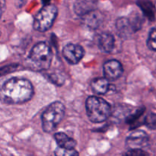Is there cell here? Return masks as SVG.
Here are the masks:
<instances>
[{
    "mask_svg": "<svg viewBox=\"0 0 156 156\" xmlns=\"http://www.w3.org/2000/svg\"><path fill=\"white\" fill-rule=\"evenodd\" d=\"M34 94L31 82L23 78H12L0 87V101L7 105L27 102Z\"/></svg>",
    "mask_w": 156,
    "mask_h": 156,
    "instance_id": "1",
    "label": "cell"
},
{
    "mask_svg": "<svg viewBox=\"0 0 156 156\" xmlns=\"http://www.w3.org/2000/svg\"><path fill=\"white\" fill-rule=\"evenodd\" d=\"M53 59V53L50 46L45 42H40L32 48L28 59L30 66L37 71L47 70L50 68Z\"/></svg>",
    "mask_w": 156,
    "mask_h": 156,
    "instance_id": "2",
    "label": "cell"
},
{
    "mask_svg": "<svg viewBox=\"0 0 156 156\" xmlns=\"http://www.w3.org/2000/svg\"><path fill=\"white\" fill-rule=\"evenodd\" d=\"M85 105L87 115L93 123H102L108 120L111 114V105L101 98L89 97Z\"/></svg>",
    "mask_w": 156,
    "mask_h": 156,
    "instance_id": "3",
    "label": "cell"
},
{
    "mask_svg": "<svg viewBox=\"0 0 156 156\" xmlns=\"http://www.w3.org/2000/svg\"><path fill=\"white\" fill-rule=\"evenodd\" d=\"M65 106L61 102L56 101L50 104L41 116L42 128L44 132L50 133L54 130L64 118Z\"/></svg>",
    "mask_w": 156,
    "mask_h": 156,
    "instance_id": "4",
    "label": "cell"
},
{
    "mask_svg": "<svg viewBox=\"0 0 156 156\" xmlns=\"http://www.w3.org/2000/svg\"><path fill=\"white\" fill-rule=\"evenodd\" d=\"M57 8L54 5H46L35 15L34 28L40 32H44L53 26L57 15Z\"/></svg>",
    "mask_w": 156,
    "mask_h": 156,
    "instance_id": "5",
    "label": "cell"
},
{
    "mask_svg": "<svg viewBox=\"0 0 156 156\" xmlns=\"http://www.w3.org/2000/svg\"><path fill=\"white\" fill-rule=\"evenodd\" d=\"M149 143V136L143 130H136L126 138V147L129 149H141Z\"/></svg>",
    "mask_w": 156,
    "mask_h": 156,
    "instance_id": "6",
    "label": "cell"
},
{
    "mask_svg": "<svg viewBox=\"0 0 156 156\" xmlns=\"http://www.w3.org/2000/svg\"><path fill=\"white\" fill-rule=\"evenodd\" d=\"M62 54L68 62L75 65L82 59L85 54V50L80 45L69 44L63 48Z\"/></svg>",
    "mask_w": 156,
    "mask_h": 156,
    "instance_id": "7",
    "label": "cell"
},
{
    "mask_svg": "<svg viewBox=\"0 0 156 156\" xmlns=\"http://www.w3.org/2000/svg\"><path fill=\"white\" fill-rule=\"evenodd\" d=\"M105 77L108 80L117 79L123 73V66L121 63L115 59L109 60L104 64L103 66Z\"/></svg>",
    "mask_w": 156,
    "mask_h": 156,
    "instance_id": "8",
    "label": "cell"
},
{
    "mask_svg": "<svg viewBox=\"0 0 156 156\" xmlns=\"http://www.w3.org/2000/svg\"><path fill=\"white\" fill-rule=\"evenodd\" d=\"M82 17L84 24L93 29L98 28L101 25L103 20L101 13L95 9L82 15Z\"/></svg>",
    "mask_w": 156,
    "mask_h": 156,
    "instance_id": "9",
    "label": "cell"
},
{
    "mask_svg": "<svg viewBox=\"0 0 156 156\" xmlns=\"http://www.w3.org/2000/svg\"><path fill=\"white\" fill-rule=\"evenodd\" d=\"M98 44L102 51L105 53H111L115 47V39L111 34L103 33L98 37Z\"/></svg>",
    "mask_w": 156,
    "mask_h": 156,
    "instance_id": "10",
    "label": "cell"
},
{
    "mask_svg": "<svg viewBox=\"0 0 156 156\" xmlns=\"http://www.w3.org/2000/svg\"><path fill=\"white\" fill-rule=\"evenodd\" d=\"M96 4V0H77L74 5L75 12L77 15L82 16L88 12L94 10Z\"/></svg>",
    "mask_w": 156,
    "mask_h": 156,
    "instance_id": "11",
    "label": "cell"
},
{
    "mask_svg": "<svg viewBox=\"0 0 156 156\" xmlns=\"http://www.w3.org/2000/svg\"><path fill=\"white\" fill-rule=\"evenodd\" d=\"M91 87L92 91L97 94H104L109 90V80L107 78H98L91 82Z\"/></svg>",
    "mask_w": 156,
    "mask_h": 156,
    "instance_id": "12",
    "label": "cell"
},
{
    "mask_svg": "<svg viewBox=\"0 0 156 156\" xmlns=\"http://www.w3.org/2000/svg\"><path fill=\"white\" fill-rule=\"evenodd\" d=\"M54 138L59 147L73 149L76 146V142L63 133H57L54 135Z\"/></svg>",
    "mask_w": 156,
    "mask_h": 156,
    "instance_id": "13",
    "label": "cell"
},
{
    "mask_svg": "<svg viewBox=\"0 0 156 156\" xmlns=\"http://www.w3.org/2000/svg\"><path fill=\"white\" fill-rule=\"evenodd\" d=\"M137 4L142 9L144 15L150 21H154L155 19V8L152 2L149 0H139Z\"/></svg>",
    "mask_w": 156,
    "mask_h": 156,
    "instance_id": "14",
    "label": "cell"
},
{
    "mask_svg": "<svg viewBox=\"0 0 156 156\" xmlns=\"http://www.w3.org/2000/svg\"><path fill=\"white\" fill-rule=\"evenodd\" d=\"M117 30L121 36L127 37V35L134 33L132 25L129 22V18H120L116 23Z\"/></svg>",
    "mask_w": 156,
    "mask_h": 156,
    "instance_id": "15",
    "label": "cell"
},
{
    "mask_svg": "<svg viewBox=\"0 0 156 156\" xmlns=\"http://www.w3.org/2000/svg\"><path fill=\"white\" fill-rule=\"evenodd\" d=\"M129 20L134 32L137 31V30L141 28L142 24H143V19H142L140 15L136 13V15H133V16L129 17Z\"/></svg>",
    "mask_w": 156,
    "mask_h": 156,
    "instance_id": "16",
    "label": "cell"
},
{
    "mask_svg": "<svg viewBox=\"0 0 156 156\" xmlns=\"http://www.w3.org/2000/svg\"><path fill=\"white\" fill-rule=\"evenodd\" d=\"M147 45L149 49L156 51V27H153L149 33L147 41Z\"/></svg>",
    "mask_w": 156,
    "mask_h": 156,
    "instance_id": "17",
    "label": "cell"
},
{
    "mask_svg": "<svg viewBox=\"0 0 156 156\" xmlns=\"http://www.w3.org/2000/svg\"><path fill=\"white\" fill-rule=\"evenodd\" d=\"M55 155L59 156H72V155H78L79 152H76L74 149H64V148L58 147L55 151Z\"/></svg>",
    "mask_w": 156,
    "mask_h": 156,
    "instance_id": "18",
    "label": "cell"
},
{
    "mask_svg": "<svg viewBox=\"0 0 156 156\" xmlns=\"http://www.w3.org/2000/svg\"><path fill=\"white\" fill-rule=\"evenodd\" d=\"M144 123L149 129H156V114L154 113L148 114L144 120Z\"/></svg>",
    "mask_w": 156,
    "mask_h": 156,
    "instance_id": "19",
    "label": "cell"
},
{
    "mask_svg": "<svg viewBox=\"0 0 156 156\" xmlns=\"http://www.w3.org/2000/svg\"><path fill=\"white\" fill-rule=\"evenodd\" d=\"M50 80L53 82V84H56L57 85H62L65 81V76L62 74L61 73H52L49 76Z\"/></svg>",
    "mask_w": 156,
    "mask_h": 156,
    "instance_id": "20",
    "label": "cell"
},
{
    "mask_svg": "<svg viewBox=\"0 0 156 156\" xmlns=\"http://www.w3.org/2000/svg\"><path fill=\"white\" fill-rule=\"evenodd\" d=\"M144 111H145L144 108H142V109L138 110L135 114H132V115H130L129 117H128L127 120H126V122H127L129 124L134 125L136 123V122L139 119H140V117H142V115H143V113H144Z\"/></svg>",
    "mask_w": 156,
    "mask_h": 156,
    "instance_id": "21",
    "label": "cell"
},
{
    "mask_svg": "<svg viewBox=\"0 0 156 156\" xmlns=\"http://www.w3.org/2000/svg\"><path fill=\"white\" fill-rule=\"evenodd\" d=\"M126 155H148L146 152H143L141 149H132L126 153Z\"/></svg>",
    "mask_w": 156,
    "mask_h": 156,
    "instance_id": "22",
    "label": "cell"
},
{
    "mask_svg": "<svg viewBox=\"0 0 156 156\" xmlns=\"http://www.w3.org/2000/svg\"><path fill=\"white\" fill-rule=\"evenodd\" d=\"M5 8H6L5 0H0V18H1L4 11L5 10Z\"/></svg>",
    "mask_w": 156,
    "mask_h": 156,
    "instance_id": "23",
    "label": "cell"
},
{
    "mask_svg": "<svg viewBox=\"0 0 156 156\" xmlns=\"http://www.w3.org/2000/svg\"><path fill=\"white\" fill-rule=\"evenodd\" d=\"M42 2H43V3L44 4V5H46L50 4V0H42Z\"/></svg>",
    "mask_w": 156,
    "mask_h": 156,
    "instance_id": "24",
    "label": "cell"
}]
</instances>
